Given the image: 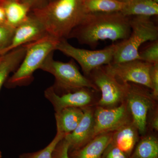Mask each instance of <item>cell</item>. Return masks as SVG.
Here are the masks:
<instances>
[{
	"label": "cell",
	"instance_id": "1",
	"mask_svg": "<svg viewBox=\"0 0 158 158\" xmlns=\"http://www.w3.org/2000/svg\"><path fill=\"white\" fill-rule=\"evenodd\" d=\"M131 32L130 17L120 12L89 13L69 36L81 44L96 47L101 40L122 41L127 39Z\"/></svg>",
	"mask_w": 158,
	"mask_h": 158
},
{
	"label": "cell",
	"instance_id": "2",
	"mask_svg": "<svg viewBox=\"0 0 158 158\" xmlns=\"http://www.w3.org/2000/svg\"><path fill=\"white\" fill-rule=\"evenodd\" d=\"M31 12L42 23L49 36L59 40L68 39L87 14L83 0H55Z\"/></svg>",
	"mask_w": 158,
	"mask_h": 158
},
{
	"label": "cell",
	"instance_id": "3",
	"mask_svg": "<svg viewBox=\"0 0 158 158\" xmlns=\"http://www.w3.org/2000/svg\"><path fill=\"white\" fill-rule=\"evenodd\" d=\"M59 41L51 36L29 44L25 56L17 69L5 83L7 88L29 85L33 81L34 72L39 69L51 53L56 50Z\"/></svg>",
	"mask_w": 158,
	"mask_h": 158
},
{
	"label": "cell",
	"instance_id": "4",
	"mask_svg": "<svg viewBox=\"0 0 158 158\" xmlns=\"http://www.w3.org/2000/svg\"><path fill=\"white\" fill-rule=\"evenodd\" d=\"M53 54L52 52L48 56L39 69L55 77V83L52 87L57 94L73 92L82 88L98 90L90 79L81 73L73 60L67 62L56 61Z\"/></svg>",
	"mask_w": 158,
	"mask_h": 158
},
{
	"label": "cell",
	"instance_id": "5",
	"mask_svg": "<svg viewBox=\"0 0 158 158\" xmlns=\"http://www.w3.org/2000/svg\"><path fill=\"white\" fill-rule=\"evenodd\" d=\"M131 32L127 39L118 42L113 63L140 60L139 49L144 43L158 40V27L150 17H130Z\"/></svg>",
	"mask_w": 158,
	"mask_h": 158
},
{
	"label": "cell",
	"instance_id": "6",
	"mask_svg": "<svg viewBox=\"0 0 158 158\" xmlns=\"http://www.w3.org/2000/svg\"><path fill=\"white\" fill-rule=\"evenodd\" d=\"M118 47V42L98 50L77 48L70 44L67 40L61 39L56 47L67 56L71 57L81 65L85 75L89 76L94 69L111 64Z\"/></svg>",
	"mask_w": 158,
	"mask_h": 158
},
{
	"label": "cell",
	"instance_id": "7",
	"mask_svg": "<svg viewBox=\"0 0 158 158\" xmlns=\"http://www.w3.org/2000/svg\"><path fill=\"white\" fill-rule=\"evenodd\" d=\"M90 79L102 92L98 106L104 108H112L121 104L126 100L129 83L118 81L106 68L101 66L90 73Z\"/></svg>",
	"mask_w": 158,
	"mask_h": 158
},
{
	"label": "cell",
	"instance_id": "8",
	"mask_svg": "<svg viewBox=\"0 0 158 158\" xmlns=\"http://www.w3.org/2000/svg\"><path fill=\"white\" fill-rule=\"evenodd\" d=\"M154 99L152 93L146 89L129 84L126 101L132 123L141 135L146 132L148 113L153 107Z\"/></svg>",
	"mask_w": 158,
	"mask_h": 158
},
{
	"label": "cell",
	"instance_id": "9",
	"mask_svg": "<svg viewBox=\"0 0 158 158\" xmlns=\"http://www.w3.org/2000/svg\"><path fill=\"white\" fill-rule=\"evenodd\" d=\"M152 64L142 60L113 63L106 65L108 70L122 83L143 85L152 90L150 72Z\"/></svg>",
	"mask_w": 158,
	"mask_h": 158
},
{
	"label": "cell",
	"instance_id": "10",
	"mask_svg": "<svg viewBox=\"0 0 158 158\" xmlns=\"http://www.w3.org/2000/svg\"><path fill=\"white\" fill-rule=\"evenodd\" d=\"M131 122L126 100L114 107L98 106L94 112L93 138L103 133L114 132Z\"/></svg>",
	"mask_w": 158,
	"mask_h": 158
},
{
	"label": "cell",
	"instance_id": "11",
	"mask_svg": "<svg viewBox=\"0 0 158 158\" xmlns=\"http://www.w3.org/2000/svg\"><path fill=\"white\" fill-rule=\"evenodd\" d=\"M48 36L42 23L31 11L27 19L15 28L10 44L0 52V55Z\"/></svg>",
	"mask_w": 158,
	"mask_h": 158
},
{
	"label": "cell",
	"instance_id": "12",
	"mask_svg": "<svg viewBox=\"0 0 158 158\" xmlns=\"http://www.w3.org/2000/svg\"><path fill=\"white\" fill-rule=\"evenodd\" d=\"M89 89L82 88L60 95L57 94L51 86L44 91V96L52 105L56 113H58L65 108L88 106L92 98Z\"/></svg>",
	"mask_w": 158,
	"mask_h": 158
},
{
	"label": "cell",
	"instance_id": "13",
	"mask_svg": "<svg viewBox=\"0 0 158 158\" xmlns=\"http://www.w3.org/2000/svg\"><path fill=\"white\" fill-rule=\"evenodd\" d=\"M81 109L84 115L78 125L64 138L69 143V152L81 148L93 138L94 111L89 106Z\"/></svg>",
	"mask_w": 158,
	"mask_h": 158
},
{
	"label": "cell",
	"instance_id": "14",
	"mask_svg": "<svg viewBox=\"0 0 158 158\" xmlns=\"http://www.w3.org/2000/svg\"><path fill=\"white\" fill-rule=\"evenodd\" d=\"M113 132L103 133L94 138L79 149L69 152L70 158H102L112 141Z\"/></svg>",
	"mask_w": 158,
	"mask_h": 158
},
{
	"label": "cell",
	"instance_id": "15",
	"mask_svg": "<svg viewBox=\"0 0 158 158\" xmlns=\"http://www.w3.org/2000/svg\"><path fill=\"white\" fill-rule=\"evenodd\" d=\"M138 133L131 122L113 132L111 144L130 157L138 141Z\"/></svg>",
	"mask_w": 158,
	"mask_h": 158
},
{
	"label": "cell",
	"instance_id": "16",
	"mask_svg": "<svg viewBox=\"0 0 158 158\" xmlns=\"http://www.w3.org/2000/svg\"><path fill=\"white\" fill-rule=\"evenodd\" d=\"M29 44L15 49L4 55L0 62V90L10 74L14 73L21 63Z\"/></svg>",
	"mask_w": 158,
	"mask_h": 158
},
{
	"label": "cell",
	"instance_id": "17",
	"mask_svg": "<svg viewBox=\"0 0 158 158\" xmlns=\"http://www.w3.org/2000/svg\"><path fill=\"white\" fill-rule=\"evenodd\" d=\"M84 112L81 108H65L55 113L57 132L67 135L76 128L81 120Z\"/></svg>",
	"mask_w": 158,
	"mask_h": 158
},
{
	"label": "cell",
	"instance_id": "18",
	"mask_svg": "<svg viewBox=\"0 0 158 158\" xmlns=\"http://www.w3.org/2000/svg\"><path fill=\"white\" fill-rule=\"evenodd\" d=\"M0 6L5 12L6 23L14 29L27 19L31 11L18 0H0Z\"/></svg>",
	"mask_w": 158,
	"mask_h": 158
},
{
	"label": "cell",
	"instance_id": "19",
	"mask_svg": "<svg viewBox=\"0 0 158 158\" xmlns=\"http://www.w3.org/2000/svg\"><path fill=\"white\" fill-rule=\"evenodd\" d=\"M120 12L127 17H150L158 15V4L153 0H131L126 3Z\"/></svg>",
	"mask_w": 158,
	"mask_h": 158
},
{
	"label": "cell",
	"instance_id": "20",
	"mask_svg": "<svg viewBox=\"0 0 158 158\" xmlns=\"http://www.w3.org/2000/svg\"><path fill=\"white\" fill-rule=\"evenodd\" d=\"M86 14L120 12L126 3L117 0H83Z\"/></svg>",
	"mask_w": 158,
	"mask_h": 158
},
{
	"label": "cell",
	"instance_id": "21",
	"mask_svg": "<svg viewBox=\"0 0 158 158\" xmlns=\"http://www.w3.org/2000/svg\"><path fill=\"white\" fill-rule=\"evenodd\" d=\"M130 158H158V141L154 136L141 139L136 145Z\"/></svg>",
	"mask_w": 158,
	"mask_h": 158
},
{
	"label": "cell",
	"instance_id": "22",
	"mask_svg": "<svg viewBox=\"0 0 158 158\" xmlns=\"http://www.w3.org/2000/svg\"><path fill=\"white\" fill-rule=\"evenodd\" d=\"M65 136V135L57 132L56 135L52 141L44 148L36 152L23 154L20 156L19 158H52L55 148Z\"/></svg>",
	"mask_w": 158,
	"mask_h": 158
},
{
	"label": "cell",
	"instance_id": "23",
	"mask_svg": "<svg viewBox=\"0 0 158 158\" xmlns=\"http://www.w3.org/2000/svg\"><path fill=\"white\" fill-rule=\"evenodd\" d=\"M150 42L139 55L140 60L153 65L158 63V40Z\"/></svg>",
	"mask_w": 158,
	"mask_h": 158
},
{
	"label": "cell",
	"instance_id": "24",
	"mask_svg": "<svg viewBox=\"0 0 158 158\" xmlns=\"http://www.w3.org/2000/svg\"><path fill=\"white\" fill-rule=\"evenodd\" d=\"M14 30L7 24H0V52L10 44Z\"/></svg>",
	"mask_w": 158,
	"mask_h": 158
},
{
	"label": "cell",
	"instance_id": "25",
	"mask_svg": "<svg viewBox=\"0 0 158 158\" xmlns=\"http://www.w3.org/2000/svg\"><path fill=\"white\" fill-rule=\"evenodd\" d=\"M69 143L64 138L55 148L52 158H70L69 154Z\"/></svg>",
	"mask_w": 158,
	"mask_h": 158
},
{
	"label": "cell",
	"instance_id": "26",
	"mask_svg": "<svg viewBox=\"0 0 158 158\" xmlns=\"http://www.w3.org/2000/svg\"><path fill=\"white\" fill-rule=\"evenodd\" d=\"M150 79L152 87V94L154 99L156 100L158 97V63L152 66Z\"/></svg>",
	"mask_w": 158,
	"mask_h": 158
},
{
	"label": "cell",
	"instance_id": "27",
	"mask_svg": "<svg viewBox=\"0 0 158 158\" xmlns=\"http://www.w3.org/2000/svg\"><path fill=\"white\" fill-rule=\"evenodd\" d=\"M121 150L110 143L104 154L102 158H128Z\"/></svg>",
	"mask_w": 158,
	"mask_h": 158
},
{
	"label": "cell",
	"instance_id": "28",
	"mask_svg": "<svg viewBox=\"0 0 158 158\" xmlns=\"http://www.w3.org/2000/svg\"><path fill=\"white\" fill-rule=\"evenodd\" d=\"M28 7L31 11L41 9L46 6L49 0H18Z\"/></svg>",
	"mask_w": 158,
	"mask_h": 158
},
{
	"label": "cell",
	"instance_id": "29",
	"mask_svg": "<svg viewBox=\"0 0 158 158\" xmlns=\"http://www.w3.org/2000/svg\"><path fill=\"white\" fill-rule=\"evenodd\" d=\"M152 127L156 131L158 130V116L157 113L153 118L151 122Z\"/></svg>",
	"mask_w": 158,
	"mask_h": 158
},
{
	"label": "cell",
	"instance_id": "30",
	"mask_svg": "<svg viewBox=\"0 0 158 158\" xmlns=\"http://www.w3.org/2000/svg\"><path fill=\"white\" fill-rule=\"evenodd\" d=\"M6 23V15L2 8L0 6V24Z\"/></svg>",
	"mask_w": 158,
	"mask_h": 158
},
{
	"label": "cell",
	"instance_id": "31",
	"mask_svg": "<svg viewBox=\"0 0 158 158\" xmlns=\"http://www.w3.org/2000/svg\"><path fill=\"white\" fill-rule=\"evenodd\" d=\"M119 2H122L123 3H127L129 2L131 0H118Z\"/></svg>",
	"mask_w": 158,
	"mask_h": 158
},
{
	"label": "cell",
	"instance_id": "32",
	"mask_svg": "<svg viewBox=\"0 0 158 158\" xmlns=\"http://www.w3.org/2000/svg\"><path fill=\"white\" fill-rule=\"evenodd\" d=\"M4 55H3V56H1V55H0V62H1V61H2V59L3 57H4Z\"/></svg>",
	"mask_w": 158,
	"mask_h": 158
},
{
	"label": "cell",
	"instance_id": "33",
	"mask_svg": "<svg viewBox=\"0 0 158 158\" xmlns=\"http://www.w3.org/2000/svg\"><path fill=\"white\" fill-rule=\"evenodd\" d=\"M2 157V151L0 150V158Z\"/></svg>",
	"mask_w": 158,
	"mask_h": 158
},
{
	"label": "cell",
	"instance_id": "34",
	"mask_svg": "<svg viewBox=\"0 0 158 158\" xmlns=\"http://www.w3.org/2000/svg\"><path fill=\"white\" fill-rule=\"evenodd\" d=\"M55 1V0H49V2H52V1Z\"/></svg>",
	"mask_w": 158,
	"mask_h": 158
},
{
	"label": "cell",
	"instance_id": "35",
	"mask_svg": "<svg viewBox=\"0 0 158 158\" xmlns=\"http://www.w3.org/2000/svg\"><path fill=\"white\" fill-rule=\"evenodd\" d=\"M117 1H118V0H117Z\"/></svg>",
	"mask_w": 158,
	"mask_h": 158
}]
</instances>
